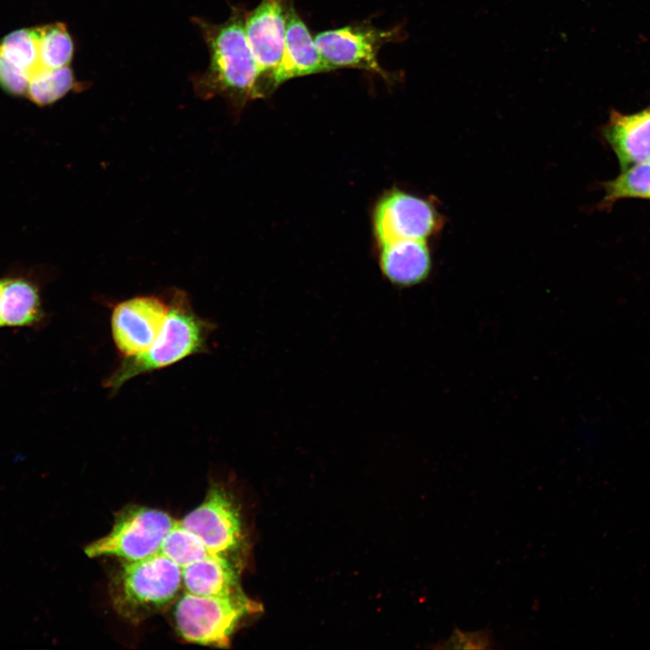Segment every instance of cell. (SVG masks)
<instances>
[{
    "label": "cell",
    "instance_id": "ac0fdd59",
    "mask_svg": "<svg viewBox=\"0 0 650 650\" xmlns=\"http://www.w3.org/2000/svg\"><path fill=\"white\" fill-rule=\"evenodd\" d=\"M160 552L181 569L197 562L211 553L202 540L176 521L165 535Z\"/></svg>",
    "mask_w": 650,
    "mask_h": 650
},
{
    "label": "cell",
    "instance_id": "7c38bea8",
    "mask_svg": "<svg viewBox=\"0 0 650 650\" xmlns=\"http://www.w3.org/2000/svg\"><path fill=\"white\" fill-rule=\"evenodd\" d=\"M604 136L622 170L650 161V107L634 114L613 111Z\"/></svg>",
    "mask_w": 650,
    "mask_h": 650
},
{
    "label": "cell",
    "instance_id": "ffe728a7",
    "mask_svg": "<svg viewBox=\"0 0 650 650\" xmlns=\"http://www.w3.org/2000/svg\"><path fill=\"white\" fill-rule=\"evenodd\" d=\"M0 53L32 75L40 68L35 28L13 31L0 40Z\"/></svg>",
    "mask_w": 650,
    "mask_h": 650
},
{
    "label": "cell",
    "instance_id": "7402d4cb",
    "mask_svg": "<svg viewBox=\"0 0 650 650\" xmlns=\"http://www.w3.org/2000/svg\"><path fill=\"white\" fill-rule=\"evenodd\" d=\"M31 75L0 53V88L14 97L26 96Z\"/></svg>",
    "mask_w": 650,
    "mask_h": 650
},
{
    "label": "cell",
    "instance_id": "52a82bcc",
    "mask_svg": "<svg viewBox=\"0 0 650 650\" xmlns=\"http://www.w3.org/2000/svg\"><path fill=\"white\" fill-rule=\"evenodd\" d=\"M405 37L403 24L385 30L364 22L321 32L314 37V42L332 70L359 69L392 82L395 79L380 66L377 53L384 44L401 42Z\"/></svg>",
    "mask_w": 650,
    "mask_h": 650
},
{
    "label": "cell",
    "instance_id": "5bb4252c",
    "mask_svg": "<svg viewBox=\"0 0 650 650\" xmlns=\"http://www.w3.org/2000/svg\"><path fill=\"white\" fill-rule=\"evenodd\" d=\"M187 592L200 596H228L242 591L237 571L228 558L211 554L181 569Z\"/></svg>",
    "mask_w": 650,
    "mask_h": 650
},
{
    "label": "cell",
    "instance_id": "8992f818",
    "mask_svg": "<svg viewBox=\"0 0 650 650\" xmlns=\"http://www.w3.org/2000/svg\"><path fill=\"white\" fill-rule=\"evenodd\" d=\"M442 225L443 218L432 201L398 189L385 192L376 203L372 214L376 249L427 241Z\"/></svg>",
    "mask_w": 650,
    "mask_h": 650
},
{
    "label": "cell",
    "instance_id": "6da1fadb",
    "mask_svg": "<svg viewBox=\"0 0 650 650\" xmlns=\"http://www.w3.org/2000/svg\"><path fill=\"white\" fill-rule=\"evenodd\" d=\"M246 13L233 6L228 20L218 24L193 18L209 53L208 69L192 79L195 92L204 99L223 97L237 109L265 97L246 34Z\"/></svg>",
    "mask_w": 650,
    "mask_h": 650
},
{
    "label": "cell",
    "instance_id": "44dd1931",
    "mask_svg": "<svg viewBox=\"0 0 650 650\" xmlns=\"http://www.w3.org/2000/svg\"><path fill=\"white\" fill-rule=\"evenodd\" d=\"M491 631L482 629L474 632H464L455 628L450 636L438 643L435 648L488 649L493 647Z\"/></svg>",
    "mask_w": 650,
    "mask_h": 650
},
{
    "label": "cell",
    "instance_id": "9a60e30c",
    "mask_svg": "<svg viewBox=\"0 0 650 650\" xmlns=\"http://www.w3.org/2000/svg\"><path fill=\"white\" fill-rule=\"evenodd\" d=\"M43 316L40 295L31 282L5 278L0 294V324L3 327H29Z\"/></svg>",
    "mask_w": 650,
    "mask_h": 650
},
{
    "label": "cell",
    "instance_id": "8fae6325",
    "mask_svg": "<svg viewBox=\"0 0 650 650\" xmlns=\"http://www.w3.org/2000/svg\"><path fill=\"white\" fill-rule=\"evenodd\" d=\"M331 70L292 3L286 15L283 56L269 82L270 94L281 84L293 78Z\"/></svg>",
    "mask_w": 650,
    "mask_h": 650
},
{
    "label": "cell",
    "instance_id": "d6986e66",
    "mask_svg": "<svg viewBox=\"0 0 650 650\" xmlns=\"http://www.w3.org/2000/svg\"><path fill=\"white\" fill-rule=\"evenodd\" d=\"M623 171L614 180L604 183L602 204H611L626 198L650 200V161L633 164Z\"/></svg>",
    "mask_w": 650,
    "mask_h": 650
},
{
    "label": "cell",
    "instance_id": "603a6c76",
    "mask_svg": "<svg viewBox=\"0 0 650 650\" xmlns=\"http://www.w3.org/2000/svg\"><path fill=\"white\" fill-rule=\"evenodd\" d=\"M4 280H5V278L0 279V294H1V290H2L3 284H4ZM0 328H1V324H0Z\"/></svg>",
    "mask_w": 650,
    "mask_h": 650
},
{
    "label": "cell",
    "instance_id": "2e32d148",
    "mask_svg": "<svg viewBox=\"0 0 650 650\" xmlns=\"http://www.w3.org/2000/svg\"><path fill=\"white\" fill-rule=\"evenodd\" d=\"M80 89L70 66L36 70L30 78L26 97L38 107L55 103L69 92Z\"/></svg>",
    "mask_w": 650,
    "mask_h": 650
},
{
    "label": "cell",
    "instance_id": "4fadbf2b",
    "mask_svg": "<svg viewBox=\"0 0 650 650\" xmlns=\"http://www.w3.org/2000/svg\"><path fill=\"white\" fill-rule=\"evenodd\" d=\"M383 276L393 285L407 288L424 282L432 271L426 241H414L376 249Z\"/></svg>",
    "mask_w": 650,
    "mask_h": 650
},
{
    "label": "cell",
    "instance_id": "5b68a950",
    "mask_svg": "<svg viewBox=\"0 0 650 650\" xmlns=\"http://www.w3.org/2000/svg\"><path fill=\"white\" fill-rule=\"evenodd\" d=\"M167 513L132 506L119 512L111 531L84 548L89 558L116 556L126 562L145 559L160 552L162 543L175 525Z\"/></svg>",
    "mask_w": 650,
    "mask_h": 650
},
{
    "label": "cell",
    "instance_id": "9c48e42d",
    "mask_svg": "<svg viewBox=\"0 0 650 650\" xmlns=\"http://www.w3.org/2000/svg\"><path fill=\"white\" fill-rule=\"evenodd\" d=\"M169 303L154 295L135 296L118 302L111 314V333L123 357L145 352L161 333Z\"/></svg>",
    "mask_w": 650,
    "mask_h": 650
},
{
    "label": "cell",
    "instance_id": "30bf717a",
    "mask_svg": "<svg viewBox=\"0 0 650 650\" xmlns=\"http://www.w3.org/2000/svg\"><path fill=\"white\" fill-rule=\"evenodd\" d=\"M292 0H262L246 16V34L265 95L283 51L287 11Z\"/></svg>",
    "mask_w": 650,
    "mask_h": 650
},
{
    "label": "cell",
    "instance_id": "7a4b0ae2",
    "mask_svg": "<svg viewBox=\"0 0 650 650\" xmlns=\"http://www.w3.org/2000/svg\"><path fill=\"white\" fill-rule=\"evenodd\" d=\"M213 324L199 316L182 291H174L169 302V311L163 328L148 350L124 357L105 381L112 392L130 379L164 368L190 356L207 350Z\"/></svg>",
    "mask_w": 650,
    "mask_h": 650
},
{
    "label": "cell",
    "instance_id": "277c9868",
    "mask_svg": "<svg viewBox=\"0 0 650 650\" xmlns=\"http://www.w3.org/2000/svg\"><path fill=\"white\" fill-rule=\"evenodd\" d=\"M255 606L243 591L228 596L185 593L177 602V630L188 642L227 647L238 622Z\"/></svg>",
    "mask_w": 650,
    "mask_h": 650
},
{
    "label": "cell",
    "instance_id": "e0dca14e",
    "mask_svg": "<svg viewBox=\"0 0 650 650\" xmlns=\"http://www.w3.org/2000/svg\"><path fill=\"white\" fill-rule=\"evenodd\" d=\"M35 28L40 68L59 69L70 66L74 55V42L67 25L53 23Z\"/></svg>",
    "mask_w": 650,
    "mask_h": 650
},
{
    "label": "cell",
    "instance_id": "ba28073f",
    "mask_svg": "<svg viewBox=\"0 0 650 650\" xmlns=\"http://www.w3.org/2000/svg\"><path fill=\"white\" fill-rule=\"evenodd\" d=\"M180 523L197 534L213 554L228 558L242 542L237 506L219 486H213L203 502Z\"/></svg>",
    "mask_w": 650,
    "mask_h": 650
},
{
    "label": "cell",
    "instance_id": "3957f363",
    "mask_svg": "<svg viewBox=\"0 0 650 650\" xmlns=\"http://www.w3.org/2000/svg\"><path fill=\"white\" fill-rule=\"evenodd\" d=\"M181 584V568L158 552L138 561H124L111 580L110 596L117 613L138 621L166 606Z\"/></svg>",
    "mask_w": 650,
    "mask_h": 650
}]
</instances>
